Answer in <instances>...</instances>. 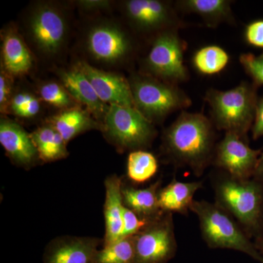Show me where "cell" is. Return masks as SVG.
<instances>
[{
	"mask_svg": "<svg viewBox=\"0 0 263 263\" xmlns=\"http://www.w3.org/2000/svg\"><path fill=\"white\" fill-rule=\"evenodd\" d=\"M135 236L124 237L99 249L95 263H135Z\"/></svg>",
	"mask_w": 263,
	"mask_h": 263,
	"instance_id": "26",
	"label": "cell"
},
{
	"mask_svg": "<svg viewBox=\"0 0 263 263\" xmlns=\"http://www.w3.org/2000/svg\"><path fill=\"white\" fill-rule=\"evenodd\" d=\"M48 123L61 135L67 144L81 133L101 129V124L92 119L87 111L76 108L66 109L52 117Z\"/></svg>",
	"mask_w": 263,
	"mask_h": 263,
	"instance_id": "22",
	"label": "cell"
},
{
	"mask_svg": "<svg viewBox=\"0 0 263 263\" xmlns=\"http://www.w3.org/2000/svg\"><path fill=\"white\" fill-rule=\"evenodd\" d=\"M40 95L45 102L57 108L70 109L74 105V99L62 85L57 82L43 84L40 88Z\"/></svg>",
	"mask_w": 263,
	"mask_h": 263,
	"instance_id": "27",
	"label": "cell"
},
{
	"mask_svg": "<svg viewBox=\"0 0 263 263\" xmlns=\"http://www.w3.org/2000/svg\"><path fill=\"white\" fill-rule=\"evenodd\" d=\"M41 162H51L68 157L67 143L49 123L31 133Z\"/></svg>",
	"mask_w": 263,
	"mask_h": 263,
	"instance_id": "23",
	"label": "cell"
},
{
	"mask_svg": "<svg viewBox=\"0 0 263 263\" xmlns=\"http://www.w3.org/2000/svg\"><path fill=\"white\" fill-rule=\"evenodd\" d=\"M245 39L249 46L263 48V19L254 20L247 24Z\"/></svg>",
	"mask_w": 263,
	"mask_h": 263,
	"instance_id": "31",
	"label": "cell"
},
{
	"mask_svg": "<svg viewBox=\"0 0 263 263\" xmlns=\"http://www.w3.org/2000/svg\"><path fill=\"white\" fill-rule=\"evenodd\" d=\"M123 180L117 175H111L105 180V200L104 204L105 233L103 246H107L122 238V214L124 209L122 193Z\"/></svg>",
	"mask_w": 263,
	"mask_h": 263,
	"instance_id": "16",
	"label": "cell"
},
{
	"mask_svg": "<svg viewBox=\"0 0 263 263\" xmlns=\"http://www.w3.org/2000/svg\"><path fill=\"white\" fill-rule=\"evenodd\" d=\"M129 82L135 108L151 122L191 105V99L176 85L142 75L133 76Z\"/></svg>",
	"mask_w": 263,
	"mask_h": 263,
	"instance_id": "5",
	"label": "cell"
},
{
	"mask_svg": "<svg viewBox=\"0 0 263 263\" xmlns=\"http://www.w3.org/2000/svg\"><path fill=\"white\" fill-rule=\"evenodd\" d=\"M253 178L256 179L260 180L263 181V152L259 157L257 168L254 173Z\"/></svg>",
	"mask_w": 263,
	"mask_h": 263,
	"instance_id": "35",
	"label": "cell"
},
{
	"mask_svg": "<svg viewBox=\"0 0 263 263\" xmlns=\"http://www.w3.org/2000/svg\"><path fill=\"white\" fill-rule=\"evenodd\" d=\"M128 19L138 30L143 32L170 30L181 27V21L174 8L158 0H129L124 3Z\"/></svg>",
	"mask_w": 263,
	"mask_h": 263,
	"instance_id": "11",
	"label": "cell"
},
{
	"mask_svg": "<svg viewBox=\"0 0 263 263\" xmlns=\"http://www.w3.org/2000/svg\"><path fill=\"white\" fill-rule=\"evenodd\" d=\"M101 243L103 240L93 237H57L45 247L43 263H95Z\"/></svg>",
	"mask_w": 263,
	"mask_h": 263,
	"instance_id": "13",
	"label": "cell"
},
{
	"mask_svg": "<svg viewBox=\"0 0 263 263\" xmlns=\"http://www.w3.org/2000/svg\"><path fill=\"white\" fill-rule=\"evenodd\" d=\"M10 76L2 66L0 73V108L2 113L4 114L9 110L10 100L13 97Z\"/></svg>",
	"mask_w": 263,
	"mask_h": 263,
	"instance_id": "30",
	"label": "cell"
},
{
	"mask_svg": "<svg viewBox=\"0 0 263 263\" xmlns=\"http://www.w3.org/2000/svg\"><path fill=\"white\" fill-rule=\"evenodd\" d=\"M230 61L228 52L216 45L204 46L194 53L193 64L197 72L213 76L224 70Z\"/></svg>",
	"mask_w": 263,
	"mask_h": 263,
	"instance_id": "24",
	"label": "cell"
},
{
	"mask_svg": "<svg viewBox=\"0 0 263 263\" xmlns=\"http://www.w3.org/2000/svg\"><path fill=\"white\" fill-rule=\"evenodd\" d=\"M190 211L198 218L202 239L209 248L238 251L263 263L262 256L241 226L215 202L194 200Z\"/></svg>",
	"mask_w": 263,
	"mask_h": 263,
	"instance_id": "4",
	"label": "cell"
},
{
	"mask_svg": "<svg viewBox=\"0 0 263 263\" xmlns=\"http://www.w3.org/2000/svg\"><path fill=\"white\" fill-rule=\"evenodd\" d=\"M215 132L212 121L200 114L183 111L166 130L163 146L176 163L201 176L214 159Z\"/></svg>",
	"mask_w": 263,
	"mask_h": 263,
	"instance_id": "1",
	"label": "cell"
},
{
	"mask_svg": "<svg viewBox=\"0 0 263 263\" xmlns=\"http://www.w3.org/2000/svg\"><path fill=\"white\" fill-rule=\"evenodd\" d=\"M263 230V218H262V230Z\"/></svg>",
	"mask_w": 263,
	"mask_h": 263,
	"instance_id": "37",
	"label": "cell"
},
{
	"mask_svg": "<svg viewBox=\"0 0 263 263\" xmlns=\"http://www.w3.org/2000/svg\"><path fill=\"white\" fill-rule=\"evenodd\" d=\"M135 263H167L177 252L174 218L164 212L135 235Z\"/></svg>",
	"mask_w": 263,
	"mask_h": 263,
	"instance_id": "8",
	"label": "cell"
},
{
	"mask_svg": "<svg viewBox=\"0 0 263 263\" xmlns=\"http://www.w3.org/2000/svg\"><path fill=\"white\" fill-rule=\"evenodd\" d=\"M262 150L251 148L247 140L234 133H226L216 146L213 163L227 174L247 179L253 178Z\"/></svg>",
	"mask_w": 263,
	"mask_h": 263,
	"instance_id": "10",
	"label": "cell"
},
{
	"mask_svg": "<svg viewBox=\"0 0 263 263\" xmlns=\"http://www.w3.org/2000/svg\"><path fill=\"white\" fill-rule=\"evenodd\" d=\"M0 143L10 160L18 167L32 168L41 162L31 135L8 118L0 121Z\"/></svg>",
	"mask_w": 263,
	"mask_h": 263,
	"instance_id": "15",
	"label": "cell"
},
{
	"mask_svg": "<svg viewBox=\"0 0 263 263\" xmlns=\"http://www.w3.org/2000/svg\"><path fill=\"white\" fill-rule=\"evenodd\" d=\"M252 133L254 140L263 137V96L259 98L257 101Z\"/></svg>",
	"mask_w": 263,
	"mask_h": 263,
	"instance_id": "33",
	"label": "cell"
},
{
	"mask_svg": "<svg viewBox=\"0 0 263 263\" xmlns=\"http://www.w3.org/2000/svg\"><path fill=\"white\" fill-rule=\"evenodd\" d=\"M2 41L3 68L11 76L29 72L32 66V54L18 32L8 28L3 34Z\"/></svg>",
	"mask_w": 263,
	"mask_h": 263,
	"instance_id": "19",
	"label": "cell"
},
{
	"mask_svg": "<svg viewBox=\"0 0 263 263\" xmlns=\"http://www.w3.org/2000/svg\"><path fill=\"white\" fill-rule=\"evenodd\" d=\"M240 62L247 74L258 87L263 86V53L258 56L252 53H242Z\"/></svg>",
	"mask_w": 263,
	"mask_h": 263,
	"instance_id": "28",
	"label": "cell"
},
{
	"mask_svg": "<svg viewBox=\"0 0 263 263\" xmlns=\"http://www.w3.org/2000/svg\"><path fill=\"white\" fill-rule=\"evenodd\" d=\"M127 176L133 182L149 181L158 171V162L153 154L144 150L131 152L127 159Z\"/></svg>",
	"mask_w": 263,
	"mask_h": 263,
	"instance_id": "25",
	"label": "cell"
},
{
	"mask_svg": "<svg viewBox=\"0 0 263 263\" xmlns=\"http://www.w3.org/2000/svg\"><path fill=\"white\" fill-rule=\"evenodd\" d=\"M79 4L84 9L95 10L106 8L110 4V2L102 1V0H85V1H79Z\"/></svg>",
	"mask_w": 263,
	"mask_h": 263,
	"instance_id": "34",
	"label": "cell"
},
{
	"mask_svg": "<svg viewBox=\"0 0 263 263\" xmlns=\"http://www.w3.org/2000/svg\"><path fill=\"white\" fill-rule=\"evenodd\" d=\"M180 10L201 17L209 27H216L223 22L233 23L231 1L228 0H181L176 2Z\"/></svg>",
	"mask_w": 263,
	"mask_h": 263,
	"instance_id": "21",
	"label": "cell"
},
{
	"mask_svg": "<svg viewBox=\"0 0 263 263\" xmlns=\"http://www.w3.org/2000/svg\"><path fill=\"white\" fill-rule=\"evenodd\" d=\"M202 186L201 181L182 182L172 180L167 186L160 189L158 194L159 205L163 212L179 213L187 215L195 193Z\"/></svg>",
	"mask_w": 263,
	"mask_h": 263,
	"instance_id": "20",
	"label": "cell"
},
{
	"mask_svg": "<svg viewBox=\"0 0 263 263\" xmlns=\"http://www.w3.org/2000/svg\"><path fill=\"white\" fill-rule=\"evenodd\" d=\"M123 230L122 238L135 236L152 221L143 219L134 212L124 206L122 214ZM153 221V220H152Z\"/></svg>",
	"mask_w": 263,
	"mask_h": 263,
	"instance_id": "29",
	"label": "cell"
},
{
	"mask_svg": "<svg viewBox=\"0 0 263 263\" xmlns=\"http://www.w3.org/2000/svg\"><path fill=\"white\" fill-rule=\"evenodd\" d=\"M75 67L86 76L104 103L135 108L130 85L123 76L99 70L85 62H78Z\"/></svg>",
	"mask_w": 263,
	"mask_h": 263,
	"instance_id": "14",
	"label": "cell"
},
{
	"mask_svg": "<svg viewBox=\"0 0 263 263\" xmlns=\"http://www.w3.org/2000/svg\"><path fill=\"white\" fill-rule=\"evenodd\" d=\"M28 32L38 51L48 56L57 54L67 36L65 15L53 5H38L29 16Z\"/></svg>",
	"mask_w": 263,
	"mask_h": 263,
	"instance_id": "9",
	"label": "cell"
},
{
	"mask_svg": "<svg viewBox=\"0 0 263 263\" xmlns=\"http://www.w3.org/2000/svg\"><path fill=\"white\" fill-rule=\"evenodd\" d=\"M34 98L35 96L31 93L20 91L12 97L9 110H11L15 116L22 117L24 110L28 107Z\"/></svg>",
	"mask_w": 263,
	"mask_h": 263,
	"instance_id": "32",
	"label": "cell"
},
{
	"mask_svg": "<svg viewBox=\"0 0 263 263\" xmlns=\"http://www.w3.org/2000/svg\"><path fill=\"white\" fill-rule=\"evenodd\" d=\"M160 185L161 181H157L148 187L140 189L126 184L123 181L122 193L124 206L143 219L155 220L164 213L158 202Z\"/></svg>",
	"mask_w": 263,
	"mask_h": 263,
	"instance_id": "18",
	"label": "cell"
},
{
	"mask_svg": "<svg viewBox=\"0 0 263 263\" xmlns=\"http://www.w3.org/2000/svg\"><path fill=\"white\" fill-rule=\"evenodd\" d=\"M101 129L108 141L120 152L144 150L157 136L153 123L136 108L116 104L109 105Z\"/></svg>",
	"mask_w": 263,
	"mask_h": 263,
	"instance_id": "6",
	"label": "cell"
},
{
	"mask_svg": "<svg viewBox=\"0 0 263 263\" xmlns=\"http://www.w3.org/2000/svg\"><path fill=\"white\" fill-rule=\"evenodd\" d=\"M185 43L177 29L164 31L157 36L146 59V67L151 76L176 85L189 79L183 64Z\"/></svg>",
	"mask_w": 263,
	"mask_h": 263,
	"instance_id": "7",
	"label": "cell"
},
{
	"mask_svg": "<svg viewBox=\"0 0 263 263\" xmlns=\"http://www.w3.org/2000/svg\"><path fill=\"white\" fill-rule=\"evenodd\" d=\"M254 243L256 249L258 251L259 254L262 256L263 259V230L255 237Z\"/></svg>",
	"mask_w": 263,
	"mask_h": 263,
	"instance_id": "36",
	"label": "cell"
},
{
	"mask_svg": "<svg viewBox=\"0 0 263 263\" xmlns=\"http://www.w3.org/2000/svg\"><path fill=\"white\" fill-rule=\"evenodd\" d=\"M86 43L90 54L104 63L122 61L133 49L130 38L127 33L114 24L95 25L88 32Z\"/></svg>",
	"mask_w": 263,
	"mask_h": 263,
	"instance_id": "12",
	"label": "cell"
},
{
	"mask_svg": "<svg viewBox=\"0 0 263 263\" xmlns=\"http://www.w3.org/2000/svg\"><path fill=\"white\" fill-rule=\"evenodd\" d=\"M215 203L241 226L249 238L262 230L263 181L242 179L224 173L214 183Z\"/></svg>",
	"mask_w": 263,
	"mask_h": 263,
	"instance_id": "2",
	"label": "cell"
},
{
	"mask_svg": "<svg viewBox=\"0 0 263 263\" xmlns=\"http://www.w3.org/2000/svg\"><path fill=\"white\" fill-rule=\"evenodd\" d=\"M257 89L253 83L243 81L228 91L208 90L205 100L211 108L214 127L247 140L255 117L258 101Z\"/></svg>",
	"mask_w": 263,
	"mask_h": 263,
	"instance_id": "3",
	"label": "cell"
},
{
	"mask_svg": "<svg viewBox=\"0 0 263 263\" xmlns=\"http://www.w3.org/2000/svg\"><path fill=\"white\" fill-rule=\"evenodd\" d=\"M60 78L62 86L76 101L84 105L97 119H104L109 105L99 98L91 83L80 70L76 67L71 70H62Z\"/></svg>",
	"mask_w": 263,
	"mask_h": 263,
	"instance_id": "17",
	"label": "cell"
}]
</instances>
